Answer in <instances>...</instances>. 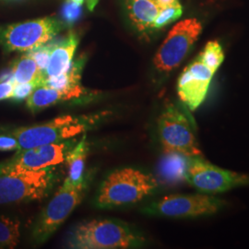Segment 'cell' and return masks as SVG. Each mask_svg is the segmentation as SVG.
<instances>
[{
	"mask_svg": "<svg viewBox=\"0 0 249 249\" xmlns=\"http://www.w3.org/2000/svg\"><path fill=\"white\" fill-rule=\"evenodd\" d=\"M217 71L198 54L181 73L178 81V97L190 112L203 104Z\"/></svg>",
	"mask_w": 249,
	"mask_h": 249,
	"instance_id": "obj_12",
	"label": "cell"
},
{
	"mask_svg": "<svg viewBox=\"0 0 249 249\" xmlns=\"http://www.w3.org/2000/svg\"><path fill=\"white\" fill-rule=\"evenodd\" d=\"M182 12H183V9L180 3L160 9L157 18L154 20L153 29H160L162 27L166 26L167 24L180 18L182 15Z\"/></svg>",
	"mask_w": 249,
	"mask_h": 249,
	"instance_id": "obj_20",
	"label": "cell"
},
{
	"mask_svg": "<svg viewBox=\"0 0 249 249\" xmlns=\"http://www.w3.org/2000/svg\"><path fill=\"white\" fill-rule=\"evenodd\" d=\"M10 73L15 83H36L40 86L44 84L46 79L45 72L39 69L29 52L13 62Z\"/></svg>",
	"mask_w": 249,
	"mask_h": 249,
	"instance_id": "obj_15",
	"label": "cell"
},
{
	"mask_svg": "<svg viewBox=\"0 0 249 249\" xmlns=\"http://www.w3.org/2000/svg\"><path fill=\"white\" fill-rule=\"evenodd\" d=\"M227 205L215 195L198 192L196 194H174L143 206V213L151 216L191 219L218 213Z\"/></svg>",
	"mask_w": 249,
	"mask_h": 249,
	"instance_id": "obj_6",
	"label": "cell"
},
{
	"mask_svg": "<svg viewBox=\"0 0 249 249\" xmlns=\"http://www.w3.org/2000/svg\"><path fill=\"white\" fill-rule=\"evenodd\" d=\"M81 6L82 5L68 0L63 6L62 17L64 21L70 25L76 22L82 13Z\"/></svg>",
	"mask_w": 249,
	"mask_h": 249,
	"instance_id": "obj_22",
	"label": "cell"
},
{
	"mask_svg": "<svg viewBox=\"0 0 249 249\" xmlns=\"http://www.w3.org/2000/svg\"><path fill=\"white\" fill-rule=\"evenodd\" d=\"M164 155L159 168L162 179L170 183L185 181V173L189 158L177 153H164Z\"/></svg>",
	"mask_w": 249,
	"mask_h": 249,
	"instance_id": "obj_18",
	"label": "cell"
},
{
	"mask_svg": "<svg viewBox=\"0 0 249 249\" xmlns=\"http://www.w3.org/2000/svg\"><path fill=\"white\" fill-rule=\"evenodd\" d=\"M202 33V25L196 18H187L171 30L154 55L156 71L167 75L175 71L190 53Z\"/></svg>",
	"mask_w": 249,
	"mask_h": 249,
	"instance_id": "obj_10",
	"label": "cell"
},
{
	"mask_svg": "<svg viewBox=\"0 0 249 249\" xmlns=\"http://www.w3.org/2000/svg\"><path fill=\"white\" fill-rule=\"evenodd\" d=\"M20 238V222L16 218L0 215V249H15Z\"/></svg>",
	"mask_w": 249,
	"mask_h": 249,
	"instance_id": "obj_19",
	"label": "cell"
},
{
	"mask_svg": "<svg viewBox=\"0 0 249 249\" xmlns=\"http://www.w3.org/2000/svg\"><path fill=\"white\" fill-rule=\"evenodd\" d=\"M9 127L7 126H0V134L5 133Z\"/></svg>",
	"mask_w": 249,
	"mask_h": 249,
	"instance_id": "obj_28",
	"label": "cell"
},
{
	"mask_svg": "<svg viewBox=\"0 0 249 249\" xmlns=\"http://www.w3.org/2000/svg\"><path fill=\"white\" fill-rule=\"evenodd\" d=\"M78 44V36L74 33H70L62 42L53 45L49 63L45 71L46 77L57 76L70 71Z\"/></svg>",
	"mask_w": 249,
	"mask_h": 249,
	"instance_id": "obj_13",
	"label": "cell"
},
{
	"mask_svg": "<svg viewBox=\"0 0 249 249\" xmlns=\"http://www.w3.org/2000/svg\"><path fill=\"white\" fill-rule=\"evenodd\" d=\"M89 146L87 142V137L83 134L77 144L73 147L66 157V162L68 165V177L67 179L74 185H79L85 178V160L88 155Z\"/></svg>",
	"mask_w": 249,
	"mask_h": 249,
	"instance_id": "obj_16",
	"label": "cell"
},
{
	"mask_svg": "<svg viewBox=\"0 0 249 249\" xmlns=\"http://www.w3.org/2000/svg\"><path fill=\"white\" fill-rule=\"evenodd\" d=\"M53 46V45L52 44H49V45L46 44V45H42V46L29 52L30 54L33 56V58L36 60L39 69L45 73L46 68L48 66V63H49Z\"/></svg>",
	"mask_w": 249,
	"mask_h": 249,
	"instance_id": "obj_21",
	"label": "cell"
},
{
	"mask_svg": "<svg viewBox=\"0 0 249 249\" xmlns=\"http://www.w3.org/2000/svg\"><path fill=\"white\" fill-rule=\"evenodd\" d=\"M19 150V144L15 137L9 134H0V151H17Z\"/></svg>",
	"mask_w": 249,
	"mask_h": 249,
	"instance_id": "obj_25",
	"label": "cell"
},
{
	"mask_svg": "<svg viewBox=\"0 0 249 249\" xmlns=\"http://www.w3.org/2000/svg\"><path fill=\"white\" fill-rule=\"evenodd\" d=\"M156 3L160 6V9H162L163 8H166V7H169L172 5H176L178 4L179 1L178 0H155Z\"/></svg>",
	"mask_w": 249,
	"mask_h": 249,
	"instance_id": "obj_26",
	"label": "cell"
},
{
	"mask_svg": "<svg viewBox=\"0 0 249 249\" xmlns=\"http://www.w3.org/2000/svg\"><path fill=\"white\" fill-rule=\"evenodd\" d=\"M90 178L74 185L65 178L63 185L57 189L52 199L37 218L32 229V239L36 244L48 240L80 204L89 187Z\"/></svg>",
	"mask_w": 249,
	"mask_h": 249,
	"instance_id": "obj_5",
	"label": "cell"
},
{
	"mask_svg": "<svg viewBox=\"0 0 249 249\" xmlns=\"http://www.w3.org/2000/svg\"><path fill=\"white\" fill-rule=\"evenodd\" d=\"M125 9L134 27L141 33L153 29L161 9L155 0H125Z\"/></svg>",
	"mask_w": 249,
	"mask_h": 249,
	"instance_id": "obj_14",
	"label": "cell"
},
{
	"mask_svg": "<svg viewBox=\"0 0 249 249\" xmlns=\"http://www.w3.org/2000/svg\"><path fill=\"white\" fill-rule=\"evenodd\" d=\"M62 29L54 18H36L0 28V46L5 52L26 53L48 44Z\"/></svg>",
	"mask_w": 249,
	"mask_h": 249,
	"instance_id": "obj_8",
	"label": "cell"
},
{
	"mask_svg": "<svg viewBox=\"0 0 249 249\" xmlns=\"http://www.w3.org/2000/svg\"><path fill=\"white\" fill-rule=\"evenodd\" d=\"M38 87L36 83H15L11 100L15 102H21L28 98L34 89Z\"/></svg>",
	"mask_w": 249,
	"mask_h": 249,
	"instance_id": "obj_24",
	"label": "cell"
},
{
	"mask_svg": "<svg viewBox=\"0 0 249 249\" xmlns=\"http://www.w3.org/2000/svg\"><path fill=\"white\" fill-rule=\"evenodd\" d=\"M64 102H66V99L62 90L53 89L43 84L36 87L26 99V106L32 113L36 114L47 107Z\"/></svg>",
	"mask_w": 249,
	"mask_h": 249,
	"instance_id": "obj_17",
	"label": "cell"
},
{
	"mask_svg": "<svg viewBox=\"0 0 249 249\" xmlns=\"http://www.w3.org/2000/svg\"><path fill=\"white\" fill-rule=\"evenodd\" d=\"M185 181L198 192L216 195L249 186V174L223 169L204 157H194L187 161Z\"/></svg>",
	"mask_w": 249,
	"mask_h": 249,
	"instance_id": "obj_9",
	"label": "cell"
},
{
	"mask_svg": "<svg viewBox=\"0 0 249 249\" xmlns=\"http://www.w3.org/2000/svg\"><path fill=\"white\" fill-rule=\"evenodd\" d=\"M146 238L124 222L96 219L73 227L67 236V246L75 249H126L142 248Z\"/></svg>",
	"mask_w": 249,
	"mask_h": 249,
	"instance_id": "obj_1",
	"label": "cell"
},
{
	"mask_svg": "<svg viewBox=\"0 0 249 249\" xmlns=\"http://www.w3.org/2000/svg\"><path fill=\"white\" fill-rule=\"evenodd\" d=\"M112 112L82 116H62L46 123L8 128L6 133L15 137L20 149H30L44 144L61 142L73 139L106 120Z\"/></svg>",
	"mask_w": 249,
	"mask_h": 249,
	"instance_id": "obj_2",
	"label": "cell"
},
{
	"mask_svg": "<svg viewBox=\"0 0 249 249\" xmlns=\"http://www.w3.org/2000/svg\"><path fill=\"white\" fill-rule=\"evenodd\" d=\"M158 187L157 179L142 170L131 167L116 169L102 182L94 204L100 209L136 204L151 196Z\"/></svg>",
	"mask_w": 249,
	"mask_h": 249,
	"instance_id": "obj_3",
	"label": "cell"
},
{
	"mask_svg": "<svg viewBox=\"0 0 249 249\" xmlns=\"http://www.w3.org/2000/svg\"><path fill=\"white\" fill-rule=\"evenodd\" d=\"M157 135L164 153H177L187 158L203 157L194 118L181 102L163 106L157 118Z\"/></svg>",
	"mask_w": 249,
	"mask_h": 249,
	"instance_id": "obj_4",
	"label": "cell"
},
{
	"mask_svg": "<svg viewBox=\"0 0 249 249\" xmlns=\"http://www.w3.org/2000/svg\"><path fill=\"white\" fill-rule=\"evenodd\" d=\"M78 142L73 138L61 142L20 149L11 158L0 162V176L55 167L65 162L68 153Z\"/></svg>",
	"mask_w": 249,
	"mask_h": 249,
	"instance_id": "obj_11",
	"label": "cell"
},
{
	"mask_svg": "<svg viewBox=\"0 0 249 249\" xmlns=\"http://www.w3.org/2000/svg\"><path fill=\"white\" fill-rule=\"evenodd\" d=\"M70 1H72V2H75V3H77V4L82 5L86 0H70Z\"/></svg>",
	"mask_w": 249,
	"mask_h": 249,
	"instance_id": "obj_29",
	"label": "cell"
},
{
	"mask_svg": "<svg viewBox=\"0 0 249 249\" xmlns=\"http://www.w3.org/2000/svg\"><path fill=\"white\" fill-rule=\"evenodd\" d=\"M57 179L54 167L0 176V205L43 199Z\"/></svg>",
	"mask_w": 249,
	"mask_h": 249,
	"instance_id": "obj_7",
	"label": "cell"
},
{
	"mask_svg": "<svg viewBox=\"0 0 249 249\" xmlns=\"http://www.w3.org/2000/svg\"><path fill=\"white\" fill-rule=\"evenodd\" d=\"M97 2H98V0H87V4H88V8L89 10L93 9L94 6L97 4Z\"/></svg>",
	"mask_w": 249,
	"mask_h": 249,
	"instance_id": "obj_27",
	"label": "cell"
},
{
	"mask_svg": "<svg viewBox=\"0 0 249 249\" xmlns=\"http://www.w3.org/2000/svg\"><path fill=\"white\" fill-rule=\"evenodd\" d=\"M15 82L12 79L10 71L0 76V101L11 98Z\"/></svg>",
	"mask_w": 249,
	"mask_h": 249,
	"instance_id": "obj_23",
	"label": "cell"
}]
</instances>
